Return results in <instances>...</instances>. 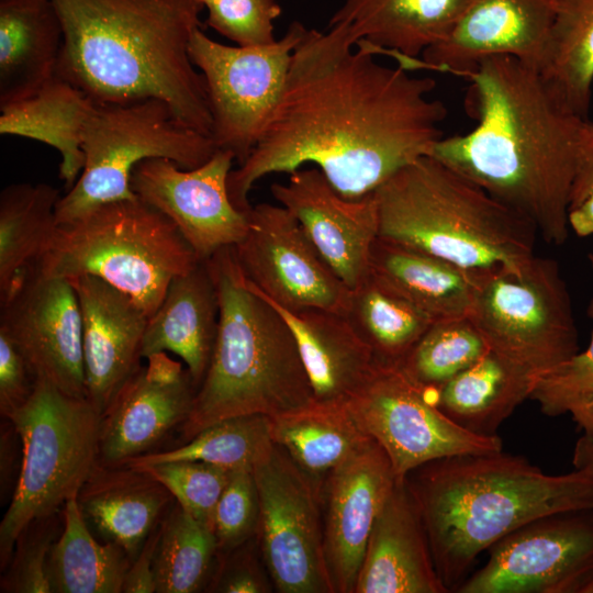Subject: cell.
<instances>
[{
    "instance_id": "6da1fadb",
    "label": "cell",
    "mask_w": 593,
    "mask_h": 593,
    "mask_svg": "<svg viewBox=\"0 0 593 593\" xmlns=\"http://www.w3.org/2000/svg\"><path fill=\"white\" fill-rule=\"evenodd\" d=\"M340 26L306 31L292 54L281 98L248 158L232 170L234 205L249 211L254 184L315 165L348 199L376 191L401 168L429 156L447 108L436 81L376 59Z\"/></svg>"
},
{
    "instance_id": "7a4b0ae2",
    "label": "cell",
    "mask_w": 593,
    "mask_h": 593,
    "mask_svg": "<svg viewBox=\"0 0 593 593\" xmlns=\"http://www.w3.org/2000/svg\"><path fill=\"white\" fill-rule=\"evenodd\" d=\"M465 77L477 125L441 137L429 156L523 215L548 244H564L590 120L558 104L539 71L517 58L484 59Z\"/></svg>"
},
{
    "instance_id": "3957f363",
    "label": "cell",
    "mask_w": 593,
    "mask_h": 593,
    "mask_svg": "<svg viewBox=\"0 0 593 593\" xmlns=\"http://www.w3.org/2000/svg\"><path fill=\"white\" fill-rule=\"evenodd\" d=\"M64 30L56 76L94 102L159 99L212 138L204 78L189 45L198 0H53Z\"/></svg>"
},
{
    "instance_id": "277c9868",
    "label": "cell",
    "mask_w": 593,
    "mask_h": 593,
    "mask_svg": "<svg viewBox=\"0 0 593 593\" xmlns=\"http://www.w3.org/2000/svg\"><path fill=\"white\" fill-rule=\"evenodd\" d=\"M405 479L448 591L462 583L480 552L517 528L545 516L593 508L590 472L548 474L502 450L436 459Z\"/></svg>"
},
{
    "instance_id": "5b68a950",
    "label": "cell",
    "mask_w": 593,
    "mask_h": 593,
    "mask_svg": "<svg viewBox=\"0 0 593 593\" xmlns=\"http://www.w3.org/2000/svg\"><path fill=\"white\" fill-rule=\"evenodd\" d=\"M206 261L217 288L220 321L210 363L180 426L187 441L225 418L271 417L313 401L290 326L245 278L233 246Z\"/></svg>"
},
{
    "instance_id": "8992f818",
    "label": "cell",
    "mask_w": 593,
    "mask_h": 593,
    "mask_svg": "<svg viewBox=\"0 0 593 593\" xmlns=\"http://www.w3.org/2000/svg\"><path fill=\"white\" fill-rule=\"evenodd\" d=\"M374 193L381 237L468 270L517 269L536 256L538 232L527 219L433 156Z\"/></svg>"
},
{
    "instance_id": "52a82bcc",
    "label": "cell",
    "mask_w": 593,
    "mask_h": 593,
    "mask_svg": "<svg viewBox=\"0 0 593 593\" xmlns=\"http://www.w3.org/2000/svg\"><path fill=\"white\" fill-rule=\"evenodd\" d=\"M199 258L176 225L138 197L100 204L59 224L31 267L44 276L98 277L150 317L177 276Z\"/></svg>"
},
{
    "instance_id": "ba28073f",
    "label": "cell",
    "mask_w": 593,
    "mask_h": 593,
    "mask_svg": "<svg viewBox=\"0 0 593 593\" xmlns=\"http://www.w3.org/2000/svg\"><path fill=\"white\" fill-rule=\"evenodd\" d=\"M8 419L19 434L22 461L0 524L1 569L29 525L56 515L92 473L99 462L101 414L87 398L37 379L30 400Z\"/></svg>"
},
{
    "instance_id": "9c48e42d",
    "label": "cell",
    "mask_w": 593,
    "mask_h": 593,
    "mask_svg": "<svg viewBox=\"0 0 593 593\" xmlns=\"http://www.w3.org/2000/svg\"><path fill=\"white\" fill-rule=\"evenodd\" d=\"M83 169L56 206L57 225L104 203L134 199L132 172L142 161L166 158L182 169L216 150L210 136L190 128L159 99L94 102L82 141Z\"/></svg>"
},
{
    "instance_id": "30bf717a",
    "label": "cell",
    "mask_w": 593,
    "mask_h": 593,
    "mask_svg": "<svg viewBox=\"0 0 593 593\" xmlns=\"http://www.w3.org/2000/svg\"><path fill=\"white\" fill-rule=\"evenodd\" d=\"M469 318L491 351L534 377L579 351L571 296L551 258L535 256L517 269L479 270Z\"/></svg>"
},
{
    "instance_id": "8fae6325",
    "label": "cell",
    "mask_w": 593,
    "mask_h": 593,
    "mask_svg": "<svg viewBox=\"0 0 593 593\" xmlns=\"http://www.w3.org/2000/svg\"><path fill=\"white\" fill-rule=\"evenodd\" d=\"M307 29L293 21L284 35L262 46H230L200 27L189 54L202 74L212 114L216 149L242 165L258 143L286 86L292 54Z\"/></svg>"
},
{
    "instance_id": "7c38bea8",
    "label": "cell",
    "mask_w": 593,
    "mask_h": 593,
    "mask_svg": "<svg viewBox=\"0 0 593 593\" xmlns=\"http://www.w3.org/2000/svg\"><path fill=\"white\" fill-rule=\"evenodd\" d=\"M345 404L360 429L383 448L398 481L436 459L502 450L497 435L472 433L445 415L433 392L398 363L378 361Z\"/></svg>"
},
{
    "instance_id": "4fadbf2b",
    "label": "cell",
    "mask_w": 593,
    "mask_h": 593,
    "mask_svg": "<svg viewBox=\"0 0 593 593\" xmlns=\"http://www.w3.org/2000/svg\"><path fill=\"white\" fill-rule=\"evenodd\" d=\"M266 568L282 593H335L325 551L321 489L279 446L254 469Z\"/></svg>"
},
{
    "instance_id": "5bb4252c",
    "label": "cell",
    "mask_w": 593,
    "mask_h": 593,
    "mask_svg": "<svg viewBox=\"0 0 593 593\" xmlns=\"http://www.w3.org/2000/svg\"><path fill=\"white\" fill-rule=\"evenodd\" d=\"M593 573V508L533 521L492 547L460 593H572Z\"/></svg>"
},
{
    "instance_id": "9a60e30c",
    "label": "cell",
    "mask_w": 593,
    "mask_h": 593,
    "mask_svg": "<svg viewBox=\"0 0 593 593\" xmlns=\"http://www.w3.org/2000/svg\"><path fill=\"white\" fill-rule=\"evenodd\" d=\"M234 248L245 278L289 311L321 309L345 314L350 289L335 273L298 220L282 205L259 203Z\"/></svg>"
},
{
    "instance_id": "2e32d148",
    "label": "cell",
    "mask_w": 593,
    "mask_h": 593,
    "mask_svg": "<svg viewBox=\"0 0 593 593\" xmlns=\"http://www.w3.org/2000/svg\"><path fill=\"white\" fill-rule=\"evenodd\" d=\"M0 303V332L16 345L37 379L87 398L82 314L70 280L29 267Z\"/></svg>"
},
{
    "instance_id": "e0dca14e",
    "label": "cell",
    "mask_w": 593,
    "mask_h": 593,
    "mask_svg": "<svg viewBox=\"0 0 593 593\" xmlns=\"http://www.w3.org/2000/svg\"><path fill=\"white\" fill-rule=\"evenodd\" d=\"M234 160L222 149L192 169L166 158L146 159L134 168L131 187L176 225L199 260H206L235 246L247 232L248 211L234 205L227 189Z\"/></svg>"
},
{
    "instance_id": "ac0fdd59",
    "label": "cell",
    "mask_w": 593,
    "mask_h": 593,
    "mask_svg": "<svg viewBox=\"0 0 593 593\" xmlns=\"http://www.w3.org/2000/svg\"><path fill=\"white\" fill-rule=\"evenodd\" d=\"M270 191L349 289L369 273L371 249L379 236L374 191L345 198L317 167L289 174L288 182L273 183Z\"/></svg>"
},
{
    "instance_id": "d6986e66",
    "label": "cell",
    "mask_w": 593,
    "mask_h": 593,
    "mask_svg": "<svg viewBox=\"0 0 593 593\" xmlns=\"http://www.w3.org/2000/svg\"><path fill=\"white\" fill-rule=\"evenodd\" d=\"M396 482L372 438L325 478L324 551L335 593H354L372 526Z\"/></svg>"
},
{
    "instance_id": "ffe728a7",
    "label": "cell",
    "mask_w": 593,
    "mask_h": 593,
    "mask_svg": "<svg viewBox=\"0 0 593 593\" xmlns=\"http://www.w3.org/2000/svg\"><path fill=\"white\" fill-rule=\"evenodd\" d=\"M146 359L101 416L102 466H122L150 452L191 411L197 387L188 369L166 353Z\"/></svg>"
},
{
    "instance_id": "44dd1931",
    "label": "cell",
    "mask_w": 593,
    "mask_h": 593,
    "mask_svg": "<svg viewBox=\"0 0 593 593\" xmlns=\"http://www.w3.org/2000/svg\"><path fill=\"white\" fill-rule=\"evenodd\" d=\"M555 14V0H473L452 31L422 54V65L465 76L484 59L508 56L539 71Z\"/></svg>"
},
{
    "instance_id": "7402d4cb",
    "label": "cell",
    "mask_w": 593,
    "mask_h": 593,
    "mask_svg": "<svg viewBox=\"0 0 593 593\" xmlns=\"http://www.w3.org/2000/svg\"><path fill=\"white\" fill-rule=\"evenodd\" d=\"M68 280L82 314L87 399L102 416L141 367L149 317L132 298L98 277L82 275Z\"/></svg>"
},
{
    "instance_id": "603a6c76",
    "label": "cell",
    "mask_w": 593,
    "mask_h": 593,
    "mask_svg": "<svg viewBox=\"0 0 593 593\" xmlns=\"http://www.w3.org/2000/svg\"><path fill=\"white\" fill-rule=\"evenodd\" d=\"M406 479L395 483L372 526L354 593H445Z\"/></svg>"
},
{
    "instance_id": "cb8c5ba5",
    "label": "cell",
    "mask_w": 593,
    "mask_h": 593,
    "mask_svg": "<svg viewBox=\"0 0 593 593\" xmlns=\"http://www.w3.org/2000/svg\"><path fill=\"white\" fill-rule=\"evenodd\" d=\"M473 0H344L328 26L343 27L356 45L419 65L418 56L443 41Z\"/></svg>"
},
{
    "instance_id": "d4e9b609",
    "label": "cell",
    "mask_w": 593,
    "mask_h": 593,
    "mask_svg": "<svg viewBox=\"0 0 593 593\" xmlns=\"http://www.w3.org/2000/svg\"><path fill=\"white\" fill-rule=\"evenodd\" d=\"M175 501L168 489L145 470L98 462L77 502L88 524L125 549L132 561Z\"/></svg>"
},
{
    "instance_id": "484cf974",
    "label": "cell",
    "mask_w": 593,
    "mask_h": 593,
    "mask_svg": "<svg viewBox=\"0 0 593 593\" xmlns=\"http://www.w3.org/2000/svg\"><path fill=\"white\" fill-rule=\"evenodd\" d=\"M265 299L294 335L313 400L345 404L378 362L369 345L343 313L321 309L289 311Z\"/></svg>"
},
{
    "instance_id": "4316f807",
    "label": "cell",
    "mask_w": 593,
    "mask_h": 593,
    "mask_svg": "<svg viewBox=\"0 0 593 593\" xmlns=\"http://www.w3.org/2000/svg\"><path fill=\"white\" fill-rule=\"evenodd\" d=\"M220 321L217 288L206 260L170 282L148 318L142 356L171 351L186 363L197 389L213 353Z\"/></svg>"
},
{
    "instance_id": "83f0119b",
    "label": "cell",
    "mask_w": 593,
    "mask_h": 593,
    "mask_svg": "<svg viewBox=\"0 0 593 593\" xmlns=\"http://www.w3.org/2000/svg\"><path fill=\"white\" fill-rule=\"evenodd\" d=\"M369 272L400 293L434 322L469 317L479 270L378 236Z\"/></svg>"
},
{
    "instance_id": "f1b7e54d",
    "label": "cell",
    "mask_w": 593,
    "mask_h": 593,
    "mask_svg": "<svg viewBox=\"0 0 593 593\" xmlns=\"http://www.w3.org/2000/svg\"><path fill=\"white\" fill-rule=\"evenodd\" d=\"M63 43L53 0H0V105L54 78Z\"/></svg>"
},
{
    "instance_id": "f546056e",
    "label": "cell",
    "mask_w": 593,
    "mask_h": 593,
    "mask_svg": "<svg viewBox=\"0 0 593 593\" xmlns=\"http://www.w3.org/2000/svg\"><path fill=\"white\" fill-rule=\"evenodd\" d=\"M93 101L70 82L55 76L32 94L0 105V133L42 142L59 152V177L66 190L83 166V132Z\"/></svg>"
},
{
    "instance_id": "4dcf8cb0",
    "label": "cell",
    "mask_w": 593,
    "mask_h": 593,
    "mask_svg": "<svg viewBox=\"0 0 593 593\" xmlns=\"http://www.w3.org/2000/svg\"><path fill=\"white\" fill-rule=\"evenodd\" d=\"M534 376L489 351L434 393L437 407L461 427L484 436L496 429L526 399Z\"/></svg>"
},
{
    "instance_id": "1f68e13d",
    "label": "cell",
    "mask_w": 593,
    "mask_h": 593,
    "mask_svg": "<svg viewBox=\"0 0 593 593\" xmlns=\"http://www.w3.org/2000/svg\"><path fill=\"white\" fill-rule=\"evenodd\" d=\"M270 422L273 443L320 489L333 469L370 439L346 404L313 400L299 409L271 416Z\"/></svg>"
},
{
    "instance_id": "d6a6232c",
    "label": "cell",
    "mask_w": 593,
    "mask_h": 593,
    "mask_svg": "<svg viewBox=\"0 0 593 593\" xmlns=\"http://www.w3.org/2000/svg\"><path fill=\"white\" fill-rule=\"evenodd\" d=\"M63 514L64 528L48 557L52 593H122L132 563L128 553L91 535L77 496L66 502Z\"/></svg>"
},
{
    "instance_id": "836d02e7",
    "label": "cell",
    "mask_w": 593,
    "mask_h": 593,
    "mask_svg": "<svg viewBox=\"0 0 593 593\" xmlns=\"http://www.w3.org/2000/svg\"><path fill=\"white\" fill-rule=\"evenodd\" d=\"M555 5L539 74L558 104L588 119L593 85V0H555Z\"/></svg>"
},
{
    "instance_id": "e575fe53",
    "label": "cell",
    "mask_w": 593,
    "mask_h": 593,
    "mask_svg": "<svg viewBox=\"0 0 593 593\" xmlns=\"http://www.w3.org/2000/svg\"><path fill=\"white\" fill-rule=\"evenodd\" d=\"M59 190L47 183H13L0 193V299L36 262L56 227Z\"/></svg>"
},
{
    "instance_id": "d590c367",
    "label": "cell",
    "mask_w": 593,
    "mask_h": 593,
    "mask_svg": "<svg viewBox=\"0 0 593 593\" xmlns=\"http://www.w3.org/2000/svg\"><path fill=\"white\" fill-rule=\"evenodd\" d=\"M345 315L382 363H401L434 323L370 272L350 289Z\"/></svg>"
},
{
    "instance_id": "8d00e7d4",
    "label": "cell",
    "mask_w": 593,
    "mask_h": 593,
    "mask_svg": "<svg viewBox=\"0 0 593 593\" xmlns=\"http://www.w3.org/2000/svg\"><path fill=\"white\" fill-rule=\"evenodd\" d=\"M275 445L269 416L240 415L208 426L177 448L148 452L124 465L147 466L176 460H199L231 471L254 470L270 455Z\"/></svg>"
},
{
    "instance_id": "74e56055",
    "label": "cell",
    "mask_w": 593,
    "mask_h": 593,
    "mask_svg": "<svg viewBox=\"0 0 593 593\" xmlns=\"http://www.w3.org/2000/svg\"><path fill=\"white\" fill-rule=\"evenodd\" d=\"M219 553L214 529L177 502L161 521L154 559L156 593H193L206 582Z\"/></svg>"
},
{
    "instance_id": "f35d334b",
    "label": "cell",
    "mask_w": 593,
    "mask_h": 593,
    "mask_svg": "<svg viewBox=\"0 0 593 593\" xmlns=\"http://www.w3.org/2000/svg\"><path fill=\"white\" fill-rule=\"evenodd\" d=\"M490 351L469 317L434 322L399 363L433 394Z\"/></svg>"
},
{
    "instance_id": "ab89813d",
    "label": "cell",
    "mask_w": 593,
    "mask_h": 593,
    "mask_svg": "<svg viewBox=\"0 0 593 593\" xmlns=\"http://www.w3.org/2000/svg\"><path fill=\"white\" fill-rule=\"evenodd\" d=\"M588 315L593 320V300ZM529 399L546 415L569 413L584 435L593 436V334L584 351L534 378Z\"/></svg>"
},
{
    "instance_id": "60d3db41",
    "label": "cell",
    "mask_w": 593,
    "mask_h": 593,
    "mask_svg": "<svg viewBox=\"0 0 593 593\" xmlns=\"http://www.w3.org/2000/svg\"><path fill=\"white\" fill-rule=\"evenodd\" d=\"M141 468L163 483L175 501L214 529V513L231 470L199 460H176Z\"/></svg>"
},
{
    "instance_id": "b9f144b4",
    "label": "cell",
    "mask_w": 593,
    "mask_h": 593,
    "mask_svg": "<svg viewBox=\"0 0 593 593\" xmlns=\"http://www.w3.org/2000/svg\"><path fill=\"white\" fill-rule=\"evenodd\" d=\"M57 527L56 515H53L33 522L20 535L9 568L1 578V592L52 593L48 557Z\"/></svg>"
},
{
    "instance_id": "7bdbcfd3",
    "label": "cell",
    "mask_w": 593,
    "mask_h": 593,
    "mask_svg": "<svg viewBox=\"0 0 593 593\" xmlns=\"http://www.w3.org/2000/svg\"><path fill=\"white\" fill-rule=\"evenodd\" d=\"M259 499L254 470H234L217 502L214 534L219 552L243 546L258 528Z\"/></svg>"
},
{
    "instance_id": "ee69618b",
    "label": "cell",
    "mask_w": 593,
    "mask_h": 593,
    "mask_svg": "<svg viewBox=\"0 0 593 593\" xmlns=\"http://www.w3.org/2000/svg\"><path fill=\"white\" fill-rule=\"evenodd\" d=\"M206 23L238 46H262L276 41L273 21L282 10L276 0H208Z\"/></svg>"
},
{
    "instance_id": "f6af8a7d",
    "label": "cell",
    "mask_w": 593,
    "mask_h": 593,
    "mask_svg": "<svg viewBox=\"0 0 593 593\" xmlns=\"http://www.w3.org/2000/svg\"><path fill=\"white\" fill-rule=\"evenodd\" d=\"M37 377L10 337L0 332V414L8 419L32 396Z\"/></svg>"
},
{
    "instance_id": "bcb514c9",
    "label": "cell",
    "mask_w": 593,
    "mask_h": 593,
    "mask_svg": "<svg viewBox=\"0 0 593 593\" xmlns=\"http://www.w3.org/2000/svg\"><path fill=\"white\" fill-rule=\"evenodd\" d=\"M214 591L225 593H264L268 592V584L253 559L246 555H238L227 561Z\"/></svg>"
},
{
    "instance_id": "7dc6e473",
    "label": "cell",
    "mask_w": 593,
    "mask_h": 593,
    "mask_svg": "<svg viewBox=\"0 0 593 593\" xmlns=\"http://www.w3.org/2000/svg\"><path fill=\"white\" fill-rule=\"evenodd\" d=\"M161 534V523L155 528L132 561L122 585V593L156 592L154 559Z\"/></svg>"
},
{
    "instance_id": "c3c4849f",
    "label": "cell",
    "mask_w": 593,
    "mask_h": 593,
    "mask_svg": "<svg viewBox=\"0 0 593 593\" xmlns=\"http://www.w3.org/2000/svg\"><path fill=\"white\" fill-rule=\"evenodd\" d=\"M593 195V122L590 121L571 189L569 209ZM569 211V210H568Z\"/></svg>"
},
{
    "instance_id": "681fc988",
    "label": "cell",
    "mask_w": 593,
    "mask_h": 593,
    "mask_svg": "<svg viewBox=\"0 0 593 593\" xmlns=\"http://www.w3.org/2000/svg\"><path fill=\"white\" fill-rule=\"evenodd\" d=\"M568 225L580 237L593 235V195L569 209Z\"/></svg>"
},
{
    "instance_id": "f907efd6",
    "label": "cell",
    "mask_w": 593,
    "mask_h": 593,
    "mask_svg": "<svg viewBox=\"0 0 593 593\" xmlns=\"http://www.w3.org/2000/svg\"><path fill=\"white\" fill-rule=\"evenodd\" d=\"M573 465L593 475V436L582 435L574 447Z\"/></svg>"
},
{
    "instance_id": "816d5d0a",
    "label": "cell",
    "mask_w": 593,
    "mask_h": 593,
    "mask_svg": "<svg viewBox=\"0 0 593 593\" xmlns=\"http://www.w3.org/2000/svg\"><path fill=\"white\" fill-rule=\"evenodd\" d=\"M200 1L202 4H204V2H206L208 0H198Z\"/></svg>"
},
{
    "instance_id": "f5cc1de1",
    "label": "cell",
    "mask_w": 593,
    "mask_h": 593,
    "mask_svg": "<svg viewBox=\"0 0 593 593\" xmlns=\"http://www.w3.org/2000/svg\"><path fill=\"white\" fill-rule=\"evenodd\" d=\"M590 258H591V262H592V266H593V256H590Z\"/></svg>"
}]
</instances>
